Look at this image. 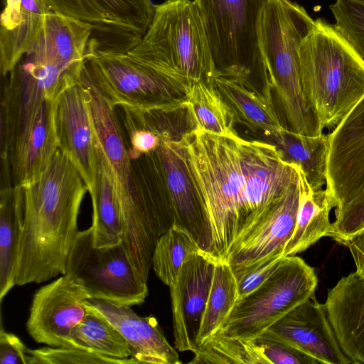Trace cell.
<instances>
[{"mask_svg": "<svg viewBox=\"0 0 364 364\" xmlns=\"http://www.w3.org/2000/svg\"><path fill=\"white\" fill-rule=\"evenodd\" d=\"M181 140L196 195L211 226L215 258L225 261L299 178L300 167L285 161L275 144L238 135L193 128Z\"/></svg>", "mask_w": 364, "mask_h": 364, "instance_id": "1", "label": "cell"}, {"mask_svg": "<svg viewBox=\"0 0 364 364\" xmlns=\"http://www.w3.org/2000/svg\"><path fill=\"white\" fill-rule=\"evenodd\" d=\"M23 226L15 284L47 282L66 273L79 232L77 219L88 189L80 171L58 149L40 178L21 187Z\"/></svg>", "mask_w": 364, "mask_h": 364, "instance_id": "2", "label": "cell"}, {"mask_svg": "<svg viewBox=\"0 0 364 364\" xmlns=\"http://www.w3.org/2000/svg\"><path fill=\"white\" fill-rule=\"evenodd\" d=\"M95 135L101 146L114 186L122 227V244L141 280L147 282L159 237L168 229L154 198L136 174L133 159L113 107L82 73Z\"/></svg>", "mask_w": 364, "mask_h": 364, "instance_id": "3", "label": "cell"}, {"mask_svg": "<svg viewBox=\"0 0 364 364\" xmlns=\"http://www.w3.org/2000/svg\"><path fill=\"white\" fill-rule=\"evenodd\" d=\"M299 68L310 108L333 130L364 96V60L334 25L318 18L301 43Z\"/></svg>", "mask_w": 364, "mask_h": 364, "instance_id": "4", "label": "cell"}, {"mask_svg": "<svg viewBox=\"0 0 364 364\" xmlns=\"http://www.w3.org/2000/svg\"><path fill=\"white\" fill-rule=\"evenodd\" d=\"M315 24L304 7L290 0H266L261 46L270 85L280 100L287 128L306 135L323 132L302 90L299 49Z\"/></svg>", "mask_w": 364, "mask_h": 364, "instance_id": "5", "label": "cell"}, {"mask_svg": "<svg viewBox=\"0 0 364 364\" xmlns=\"http://www.w3.org/2000/svg\"><path fill=\"white\" fill-rule=\"evenodd\" d=\"M127 53L193 85L200 82L213 85L217 74L194 0H166L154 5L146 32Z\"/></svg>", "mask_w": 364, "mask_h": 364, "instance_id": "6", "label": "cell"}, {"mask_svg": "<svg viewBox=\"0 0 364 364\" xmlns=\"http://www.w3.org/2000/svg\"><path fill=\"white\" fill-rule=\"evenodd\" d=\"M82 73L113 107L159 110L186 109L193 85L141 63L127 53L102 51L90 43Z\"/></svg>", "mask_w": 364, "mask_h": 364, "instance_id": "7", "label": "cell"}, {"mask_svg": "<svg viewBox=\"0 0 364 364\" xmlns=\"http://www.w3.org/2000/svg\"><path fill=\"white\" fill-rule=\"evenodd\" d=\"M218 72L246 71L270 84L261 46L266 0H194Z\"/></svg>", "mask_w": 364, "mask_h": 364, "instance_id": "8", "label": "cell"}, {"mask_svg": "<svg viewBox=\"0 0 364 364\" xmlns=\"http://www.w3.org/2000/svg\"><path fill=\"white\" fill-rule=\"evenodd\" d=\"M317 283L314 269L303 259L284 256L260 286L237 299L216 332L255 339L291 309L314 296Z\"/></svg>", "mask_w": 364, "mask_h": 364, "instance_id": "9", "label": "cell"}, {"mask_svg": "<svg viewBox=\"0 0 364 364\" xmlns=\"http://www.w3.org/2000/svg\"><path fill=\"white\" fill-rule=\"evenodd\" d=\"M85 289L90 299L132 306L144 302L147 282L135 272L122 244L97 248L92 227L79 231L70 250L66 273Z\"/></svg>", "mask_w": 364, "mask_h": 364, "instance_id": "10", "label": "cell"}, {"mask_svg": "<svg viewBox=\"0 0 364 364\" xmlns=\"http://www.w3.org/2000/svg\"><path fill=\"white\" fill-rule=\"evenodd\" d=\"M52 12L92 28L102 51L128 53L141 40L154 16L151 0H41Z\"/></svg>", "mask_w": 364, "mask_h": 364, "instance_id": "11", "label": "cell"}, {"mask_svg": "<svg viewBox=\"0 0 364 364\" xmlns=\"http://www.w3.org/2000/svg\"><path fill=\"white\" fill-rule=\"evenodd\" d=\"M90 299L84 287L68 274L33 294L26 329L38 343L67 347L73 330L84 319Z\"/></svg>", "mask_w": 364, "mask_h": 364, "instance_id": "12", "label": "cell"}, {"mask_svg": "<svg viewBox=\"0 0 364 364\" xmlns=\"http://www.w3.org/2000/svg\"><path fill=\"white\" fill-rule=\"evenodd\" d=\"M328 134L325 189L338 210L364 187V96Z\"/></svg>", "mask_w": 364, "mask_h": 364, "instance_id": "13", "label": "cell"}, {"mask_svg": "<svg viewBox=\"0 0 364 364\" xmlns=\"http://www.w3.org/2000/svg\"><path fill=\"white\" fill-rule=\"evenodd\" d=\"M53 114L59 149L78 169L91 196L95 188L96 154L87 97L81 77L62 85L53 100Z\"/></svg>", "mask_w": 364, "mask_h": 364, "instance_id": "14", "label": "cell"}, {"mask_svg": "<svg viewBox=\"0 0 364 364\" xmlns=\"http://www.w3.org/2000/svg\"><path fill=\"white\" fill-rule=\"evenodd\" d=\"M58 149L53 100L47 99L33 116L1 139V151H9L13 186L36 181Z\"/></svg>", "mask_w": 364, "mask_h": 364, "instance_id": "15", "label": "cell"}, {"mask_svg": "<svg viewBox=\"0 0 364 364\" xmlns=\"http://www.w3.org/2000/svg\"><path fill=\"white\" fill-rule=\"evenodd\" d=\"M154 152L158 156L168 187L173 225L184 230L201 251L215 257L213 231L191 183L181 140L162 138Z\"/></svg>", "mask_w": 364, "mask_h": 364, "instance_id": "16", "label": "cell"}, {"mask_svg": "<svg viewBox=\"0 0 364 364\" xmlns=\"http://www.w3.org/2000/svg\"><path fill=\"white\" fill-rule=\"evenodd\" d=\"M217 262L200 252L183 264L175 283L169 287L174 343L179 351L193 352L197 348Z\"/></svg>", "mask_w": 364, "mask_h": 364, "instance_id": "17", "label": "cell"}, {"mask_svg": "<svg viewBox=\"0 0 364 364\" xmlns=\"http://www.w3.org/2000/svg\"><path fill=\"white\" fill-rule=\"evenodd\" d=\"M259 337L289 345L320 363H351L337 341L324 304L314 296L291 309Z\"/></svg>", "mask_w": 364, "mask_h": 364, "instance_id": "18", "label": "cell"}, {"mask_svg": "<svg viewBox=\"0 0 364 364\" xmlns=\"http://www.w3.org/2000/svg\"><path fill=\"white\" fill-rule=\"evenodd\" d=\"M299 200L298 178L287 187L263 220L232 247L225 260L232 272L272 256H284L296 225Z\"/></svg>", "mask_w": 364, "mask_h": 364, "instance_id": "19", "label": "cell"}, {"mask_svg": "<svg viewBox=\"0 0 364 364\" xmlns=\"http://www.w3.org/2000/svg\"><path fill=\"white\" fill-rule=\"evenodd\" d=\"M85 305L103 316L118 330L128 343L132 356L139 363H182L155 317L140 316L131 306L103 299H87Z\"/></svg>", "mask_w": 364, "mask_h": 364, "instance_id": "20", "label": "cell"}, {"mask_svg": "<svg viewBox=\"0 0 364 364\" xmlns=\"http://www.w3.org/2000/svg\"><path fill=\"white\" fill-rule=\"evenodd\" d=\"M324 306L343 353L351 363L364 364V277L356 271L342 277Z\"/></svg>", "mask_w": 364, "mask_h": 364, "instance_id": "21", "label": "cell"}, {"mask_svg": "<svg viewBox=\"0 0 364 364\" xmlns=\"http://www.w3.org/2000/svg\"><path fill=\"white\" fill-rule=\"evenodd\" d=\"M213 86L233 111L236 122L273 138L286 127L274 109L271 87L260 92L253 77L247 72L217 73Z\"/></svg>", "mask_w": 364, "mask_h": 364, "instance_id": "22", "label": "cell"}, {"mask_svg": "<svg viewBox=\"0 0 364 364\" xmlns=\"http://www.w3.org/2000/svg\"><path fill=\"white\" fill-rule=\"evenodd\" d=\"M50 11L41 0H5L0 18V71L15 67L41 31Z\"/></svg>", "mask_w": 364, "mask_h": 364, "instance_id": "23", "label": "cell"}, {"mask_svg": "<svg viewBox=\"0 0 364 364\" xmlns=\"http://www.w3.org/2000/svg\"><path fill=\"white\" fill-rule=\"evenodd\" d=\"M299 200L296 225L284 256L302 252L323 237H333L330 212L333 206L326 189L314 190L301 168L299 173Z\"/></svg>", "mask_w": 364, "mask_h": 364, "instance_id": "24", "label": "cell"}, {"mask_svg": "<svg viewBox=\"0 0 364 364\" xmlns=\"http://www.w3.org/2000/svg\"><path fill=\"white\" fill-rule=\"evenodd\" d=\"M94 131V130H93ZM96 154L95 188L92 204L93 246H113L122 242V227L114 186L105 156L94 133Z\"/></svg>", "mask_w": 364, "mask_h": 364, "instance_id": "25", "label": "cell"}, {"mask_svg": "<svg viewBox=\"0 0 364 364\" xmlns=\"http://www.w3.org/2000/svg\"><path fill=\"white\" fill-rule=\"evenodd\" d=\"M23 226L21 187L0 189V301L16 285L15 270Z\"/></svg>", "mask_w": 364, "mask_h": 364, "instance_id": "26", "label": "cell"}, {"mask_svg": "<svg viewBox=\"0 0 364 364\" xmlns=\"http://www.w3.org/2000/svg\"><path fill=\"white\" fill-rule=\"evenodd\" d=\"M284 159L296 164L314 190L326 184V160L328 134L310 136L285 128L272 138Z\"/></svg>", "mask_w": 364, "mask_h": 364, "instance_id": "27", "label": "cell"}, {"mask_svg": "<svg viewBox=\"0 0 364 364\" xmlns=\"http://www.w3.org/2000/svg\"><path fill=\"white\" fill-rule=\"evenodd\" d=\"M186 109L194 128L220 136H237L234 129L235 114L213 85L203 82L194 84Z\"/></svg>", "mask_w": 364, "mask_h": 364, "instance_id": "28", "label": "cell"}, {"mask_svg": "<svg viewBox=\"0 0 364 364\" xmlns=\"http://www.w3.org/2000/svg\"><path fill=\"white\" fill-rule=\"evenodd\" d=\"M86 308V315L71 332L67 347L118 358H132L129 346L118 330L97 311Z\"/></svg>", "mask_w": 364, "mask_h": 364, "instance_id": "29", "label": "cell"}, {"mask_svg": "<svg viewBox=\"0 0 364 364\" xmlns=\"http://www.w3.org/2000/svg\"><path fill=\"white\" fill-rule=\"evenodd\" d=\"M237 299V284L231 267L226 261H218L197 338V347L220 328Z\"/></svg>", "mask_w": 364, "mask_h": 364, "instance_id": "30", "label": "cell"}, {"mask_svg": "<svg viewBox=\"0 0 364 364\" xmlns=\"http://www.w3.org/2000/svg\"><path fill=\"white\" fill-rule=\"evenodd\" d=\"M191 364H269L254 339L215 332L193 351Z\"/></svg>", "mask_w": 364, "mask_h": 364, "instance_id": "31", "label": "cell"}, {"mask_svg": "<svg viewBox=\"0 0 364 364\" xmlns=\"http://www.w3.org/2000/svg\"><path fill=\"white\" fill-rule=\"evenodd\" d=\"M201 250L182 228L173 225L158 239L152 256L156 275L166 285H173L183 264Z\"/></svg>", "mask_w": 364, "mask_h": 364, "instance_id": "32", "label": "cell"}, {"mask_svg": "<svg viewBox=\"0 0 364 364\" xmlns=\"http://www.w3.org/2000/svg\"><path fill=\"white\" fill-rule=\"evenodd\" d=\"M329 8L336 28L364 60V0H336Z\"/></svg>", "mask_w": 364, "mask_h": 364, "instance_id": "33", "label": "cell"}, {"mask_svg": "<svg viewBox=\"0 0 364 364\" xmlns=\"http://www.w3.org/2000/svg\"><path fill=\"white\" fill-rule=\"evenodd\" d=\"M30 364H132L139 363L133 357L118 358L68 347H43L29 349Z\"/></svg>", "mask_w": 364, "mask_h": 364, "instance_id": "34", "label": "cell"}, {"mask_svg": "<svg viewBox=\"0 0 364 364\" xmlns=\"http://www.w3.org/2000/svg\"><path fill=\"white\" fill-rule=\"evenodd\" d=\"M335 217L332 238L340 243L364 230V187Z\"/></svg>", "mask_w": 364, "mask_h": 364, "instance_id": "35", "label": "cell"}, {"mask_svg": "<svg viewBox=\"0 0 364 364\" xmlns=\"http://www.w3.org/2000/svg\"><path fill=\"white\" fill-rule=\"evenodd\" d=\"M283 257L272 256L233 272L237 284L238 298L250 293L269 278Z\"/></svg>", "mask_w": 364, "mask_h": 364, "instance_id": "36", "label": "cell"}, {"mask_svg": "<svg viewBox=\"0 0 364 364\" xmlns=\"http://www.w3.org/2000/svg\"><path fill=\"white\" fill-rule=\"evenodd\" d=\"M269 364H318L317 360L286 343L257 337L254 339Z\"/></svg>", "mask_w": 364, "mask_h": 364, "instance_id": "37", "label": "cell"}, {"mask_svg": "<svg viewBox=\"0 0 364 364\" xmlns=\"http://www.w3.org/2000/svg\"><path fill=\"white\" fill-rule=\"evenodd\" d=\"M128 133L129 154L133 159L153 153L161 143L160 136L154 132L124 119Z\"/></svg>", "mask_w": 364, "mask_h": 364, "instance_id": "38", "label": "cell"}, {"mask_svg": "<svg viewBox=\"0 0 364 364\" xmlns=\"http://www.w3.org/2000/svg\"><path fill=\"white\" fill-rule=\"evenodd\" d=\"M29 348L15 334L0 330V364H30Z\"/></svg>", "mask_w": 364, "mask_h": 364, "instance_id": "39", "label": "cell"}, {"mask_svg": "<svg viewBox=\"0 0 364 364\" xmlns=\"http://www.w3.org/2000/svg\"><path fill=\"white\" fill-rule=\"evenodd\" d=\"M341 243L349 249L355 264V271L364 277V230Z\"/></svg>", "mask_w": 364, "mask_h": 364, "instance_id": "40", "label": "cell"}, {"mask_svg": "<svg viewBox=\"0 0 364 364\" xmlns=\"http://www.w3.org/2000/svg\"></svg>", "mask_w": 364, "mask_h": 364, "instance_id": "41", "label": "cell"}]
</instances>
